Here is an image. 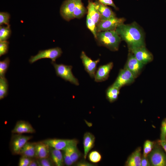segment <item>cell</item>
<instances>
[{"label":"cell","mask_w":166,"mask_h":166,"mask_svg":"<svg viewBox=\"0 0 166 166\" xmlns=\"http://www.w3.org/2000/svg\"><path fill=\"white\" fill-rule=\"evenodd\" d=\"M115 30L121 39L127 43L129 49L145 46L143 34L136 23L128 25L123 23Z\"/></svg>","instance_id":"1"},{"label":"cell","mask_w":166,"mask_h":166,"mask_svg":"<svg viewBox=\"0 0 166 166\" xmlns=\"http://www.w3.org/2000/svg\"><path fill=\"white\" fill-rule=\"evenodd\" d=\"M96 39L99 45L113 51L118 50L121 41V37L115 30L97 32Z\"/></svg>","instance_id":"2"},{"label":"cell","mask_w":166,"mask_h":166,"mask_svg":"<svg viewBox=\"0 0 166 166\" xmlns=\"http://www.w3.org/2000/svg\"><path fill=\"white\" fill-rule=\"evenodd\" d=\"M51 63L55 69L57 76L74 85H79L78 79L75 77L72 72L73 67L71 65H66L62 64H57L52 61Z\"/></svg>","instance_id":"3"},{"label":"cell","mask_w":166,"mask_h":166,"mask_svg":"<svg viewBox=\"0 0 166 166\" xmlns=\"http://www.w3.org/2000/svg\"><path fill=\"white\" fill-rule=\"evenodd\" d=\"M147 157L150 166H166V155L157 140Z\"/></svg>","instance_id":"4"},{"label":"cell","mask_w":166,"mask_h":166,"mask_svg":"<svg viewBox=\"0 0 166 166\" xmlns=\"http://www.w3.org/2000/svg\"><path fill=\"white\" fill-rule=\"evenodd\" d=\"M62 53L61 49L58 47L40 50L37 54L31 57L29 62L32 64L39 59L49 58L52 61L55 62L56 59L60 57Z\"/></svg>","instance_id":"5"},{"label":"cell","mask_w":166,"mask_h":166,"mask_svg":"<svg viewBox=\"0 0 166 166\" xmlns=\"http://www.w3.org/2000/svg\"><path fill=\"white\" fill-rule=\"evenodd\" d=\"M33 137L22 134L14 133L12 136L10 142V148L13 155H18L21 149L25 144Z\"/></svg>","instance_id":"6"},{"label":"cell","mask_w":166,"mask_h":166,"mask_svg":"<svg viewBox=\"0 0 166 166\" xmlns=\"http://www.w3.org/2000/svg\"><path fill=\"white\" fill-rule=\"evenodd\" d=\"M42 141L50 147L63 151L71 146L77 145L78 143L76 139H48Z\"/></svg>","instance_id":"7"},{"label":"cell","mask_w":166,"mask_h":166,"mask_svg":"<svg viewBox=\"0 0 166 166\" xmlns=\"http://www.w3.org/2000/svg\"><path fill=\"white\" fill-rule=\"evenodd\" d=\"M135 79L132 73L124 67L120 70L117 77L112 85L120 89L124 86L133 83Z\"/></svg>","instance_id":"8"},{"label":"cell","mask_w":166,"mask_h":166,"mask_svg":"<svg viewBox=\"0 0 166 166\" xmlns=\"http://www.w3.org/2000/svg\"><path fill=\"white\" fill-rule=\"evenodd\" d=\"M124 21V18L116 17L101 21L97 26V32L115 30L119 26L123 24Z\"/></svg>","instance_id":"9"},{"label":"cell","mask_w":166,"mask_h":166,"mask_svg":"<svg viewBox=\"0 0 166 166\" xmlns=\"http://www.w3.org/2000/svg\"><path fill=\"white\" fill-rule=\"evenodd\" d=\"M129 49L135 57L144 65L151 62L153 59L152 54L145 46Z\"/></svg>","instance_id":"10"},{"label":"cell","mask_w":166,"mask_h":166,"mask_svg":"<svg viewBox=\"0 0 166 166\" xmlns=\"http://www.w3.org/2000/svg\"><path fill=\"white\" fill-rule=\"evenodd\" d=\"M144 65L130 52L128 54L124 68L128 69L136 78L140 75Z\"/></svg>","instance_id":"11"},{"label":"cell","mask_w":166,"mask_h":166,"mask_svg":"<svg viewBox=\"0 0 166 166\" xmlns=\"http://www.w3.org/2000/svg\"><path fill=\"white\" fill-rule=\"evenodd\" d=\"M80 58L84 66L85 70L89 74L92 78H94L97 69V65L99 62L100 59H98L96 60H93L88 57L85 53L82 51Z\"/></svg>","instance_id":"12"},{"label":"cell","mask_w":166,"mask_h":166,"mask_svg":"<svg viewBox=\"0 0 166 166\" xmlns=\"http://www.w3.org/2000/svg\"><path fill=\"white\" fill-rule=\"evenodd\" d=\"M75 0H65L60 9V13L65 20L69 21L74 18L73 13L75 6Z\"/></svg>","instance_id":"13"},{"label":"cell","mask_w":166,"mask_h":166,"mask_svg":"<svg viewBox=\"0 0 166 166\" xmlns=\"http://www.w3.org/2000/svg\"><path fill=\"white\" fill-rule=\"evenodd\" d=\"M113 66V63L110 62L105 65L99 66L96 71L94 77L95 81L99 82L107 80Z\"/></svg>","instance_id":"14"},{"label":"cell","mask_w":166,"mask_h":166,"mask_svg":"<svg viewBox=\"0 0 166 166\" xmlns=\"http://www.w3.org/2000/svg\"><path fill=\"white\" fill-rule=\"evenodd\" d=\"M11 132L13 133L20 134L32 133L35 132V130L29 122L21 120L17 122Z\"/></svg>","instance_id":"15"},{"label":"cell","mask_w":166,"mask_h":166,"mask_svg":"<svg viewBox=\"0 0 166 166\" xmlns=\"http://www.w3.org/2000/svg\"><path fill=\"white\" fill-rule=\"evenodd\" d=\"M94 2L100 14L101 21H105L116 17L114 13L107 6L102 4L99 1H97Z\"/></svg>","instance_id":"16"},{"label":"cell","mask_w":166,"mask_h":166,"mask_svg":"<svg viewBox=\"0 0 166 166\" xmlns=\"http://www.w3.org/2000/svg\"><path fill=\"white\" fill-rule=\"evenodd\" d=\"M141 147L137 148L128 157L125 166H141L142 155Z\"/></svg>","instance_id":"17"},{"label":"cell","mask_w":166,"mask_h":166,"mask_svg":"<svg viewBox=\"0 0 166 166\" xmlns=\"http://www.w3.org/2000/svg\"><path fill=\"white\" fill-rule=\"evenodd\" d=\"M50 147L42 141L36 142L35 158L40 159L50 156Z\"/></svg>","instance_id":"18"},{"label":"cell","mask_w":166,"mask_h":166,"mask_svg":"<svg viewBox=\"0 0 166 166\" xmlns=\"http://www.w3.org/2000/svg\"><path fill=\"white\" fill-rule=\"evenodd\" d=\"M95 140V136L92 133L87 132L83 136V145L84 150V157L86 159L88 154L93 147Z\"/></svg>","instance_id":"19"},{"label":"cell","mask_w":166,"mask_h":166,"mask_svg":"<svg viewBox=\"0 0 166 166\" xmlns=\"http://www.w3.org/2000/svg\"><path fill=\"white\" fill-rule=\"evenodd\" d=\"M36 142H27L21 149L18 155L31 158H35Z\"/></svg>","instance_id":"20"},{"label":"cell","mask_w":166,"mask_h":166,"mask_svg":"<svg viewBox=\"0 0 166 166\" xmlns=\"http://www.w3.org/2000/svg\"><path fill=\"white\" fill-rule=\"evenodd\" d=\"M50 156L54 165L57 166L64 165L63 156L60 150L50 147Z\"/></svg>","instance_id":"21"},{"label":"cell","mask_w":166,"mask_h":166,"mask_svg":"<svg viewBox=\"0 0 166 166\" xmlns=\"http://www.w3.org/2000/svg\"><path fill=\"white\" fill-rule=\"evenodd\" d=\"M87 9V14L89 16L97 26L101 21V16L95 6L94 2L89 1Z\"/></svg>","instance_id":"22"},{"label":"cell","mask_w":166,"mask_h":166,"mask_svg":"<svg viewBox=\"0 0 166 166\" xmlns=\"http://www.w3.org/2000/svg\"><path fill=\"white\" fill-rule=\"evenodd\" d=\"M120 89L112 85L108 88L106 94V98L109 102L113 103L117 99Z\"/></svg>","instance_id":"23"},{"label":"cell","mask_w":166,"mask_h":166,"mask_svg":"<svg viewBox=\"0 0 166 166\" xmlns=\"http://www.w3.org/2000/svg\"><path fill=\"white\" fill-rule=\"evenodd\" d=\"M75 4L73 13L74 18H80L87 13V10L81 0H75Z\"/></svg>","instance_id":"24"},{"label":"cell","mask_w":166,"mask_h":166,"mask_svg":"<svg viewBox=\"0 0 166 166\" xmlns=\"http://www.w3.org/2000/svg\"><path fill=\"white\" fill-rule=\"evenodd\" d=\"M8 84L7 79L4 77H0V99L6 97L8 94Z\"/></svg>","instance_id":"25"},{"label":"cell","mask_w":166,"mask_h":166,"mask_svg":"<svg viewBox=\"0 0 166 166\" xmlns=\"http://www.w3.org/2000/svg\"><path fill=\"white\" fill-rule=\"evenodd\" d=\"M10 26H0V42L7 41L10 38L11 33Z\"/></svg>","instance_id":"26"},{"label":"cell","mask_w":166,"mask_h":166,"mask_svg":"<svg viewBox=\"0 0 166 166\" xmlns=\"http://www.w3.org/2000/svg\"><path fill=\"white\" fill-rule=\"evenodd\" d=\"M71 160L73 163L76 162L80 158L81 154L77 145H73L68 147Z\"/></svg>","instance_id":"27"},{"label":"cell","mask_w":166,"mask_h":166,"mask_svg":"<svg viewBox=\"0 0 166 166\" xmlns=\"http://www.w3.org/2000/svg\"><path fill=\"white\" fill-rule=\"evenodd\" d=\"M86 26L96 38L97 33V25L88 14L87 15L86 20Z\"/></svg>","instance_id":"28"},{"label":"cell","mask_w":166,"mask_h":166,"mask_svg":"<svg viewBox=\"0 0 166 166\" xmlns=\"http://www.w3.org/2000/svg\"><path fill=\"white\" fill-rule=\"evenodd\" d=\"M156 141H152L149 140H145L144 144L143 156L147 157L148 155L153 149Z\"/></svg>","instance_id":"29"},{"label":"cell","mask_w":166,"mask_h":166,"mask_svg":"<svg viewBox=\"0 0 166 166\" xmlns=\"http://www.w3.org/2000/svg\"><path fill=\"white\" fill-rule=\"evenodd\" d=\"M10 63L9 57H6L4 60L0 61V77H5Z\"/></svg>","instance_id":"30"},{"label":"cell","mask_w":166,"mask_h":166,"mask_svg":"<svg viewBox=\"0 0 166 166\" xmlns=\"http://www.w3.org/2000/svg\"><path fill=\"white\" fill-rule=\"evenodd\" d=\"M89 160L93 163H97L101 160L102 157L100 153L97 151H93L90 152L88 156Z\"/></svg>","instance_id":"31"},{"label":"cell","mask_w":166,"mask_h":166,"mask_svg":"<svg viewBox=\"0 0 166 166\" xmlns=\"http://www.w3.org/2000/svg\"><path fill=\"white\" fill-rule=\"evenodd\" d=\"M10 15V14L6 12H0V25L3 24L7 26H10L9 25Z\"/></svg>","instance_id":"32"},{"label":"cell","mask_w":166,"mask_h":166,"mask_svg":"<svg viewBox=\"0 0 166 166\" xmlns=\"http://www.w3.org/2000/svg\"><path fill=\"white\" fill-rule=\"evenodd\" d=\"M36 159L39 166H52L54 165L51 159L49 157Z\"/></svg>","instance_id":"33"},{"label":"cell","mask_w":166,"mask_h":166,"mask_svg":"<svg viewBox=\"0 0 166 166\" xmlns=\"http://www.w3.org/2000/svg\"><path fill=\"white\" fill-rule=\"evenodd\" d=\"M9 42L7 41L0 42V56L7 53L9 49Z\"/></svg>","instance_id":"34"},{"label":"cell","mask_w":166,"mask_h":166,"mask_svg":"<svg viewBox=\"0 0 166 166\" xmlns=\"http://www.w3.org/2000/svg\"><path fill=\"white\" fill-rule=\"evenodd\" d=\"M160 129V140H166V118L164 119L162 121Z\"/></svg>","instance_id":"35"},{"label":"cell","mask_w":166,"mask_h":166,"mask_svg":"<svg viewBox=\"0 0 166 166\" xmlns=\"http://www.w3.org/2000/svg\"><path fill=\"white\" fill-rule=\"evenodd\" d=\"M64 151L63 158L64 163L67 166L71 165L73 163L71 160L68 148Z\"/></svg>","instance_id":"36"},{"label":"cell","mask_w":166,"mask_h":166,"mask_svg":"<svg viewBox=\"0 0 166 166\" xmlns=\"http://www.w3.org/2000/svg\"><path fill=\"white\" fill-rule=\"evenodd\" d=\"M32 159L21 156L20 158L18 165L19 166H29Z\"/></svg>","instance_id":"37"},{"label":"cell","mask_w":166,"mask_h":166,"mask_svg":"<svg viewBox=\"0 0 166 166\" xmlns=\"http://www.w3.org/2000/svg\"><path fill=\"white\" fill-rule=\"evenodd\" d=\"M98 1L102 4L106 6H111L114 7L115 9H117V7L114 4L113 0H98Z\"/></svg>","instance_id":"38"},{"label":"cell","mask_w":166,"mask_h":166,"mask_svg":"<svg viewBox=\"0 0 166 166\" xmlns=\"http://www.w3.org/2000/svg\"><path fill=\"white\" fill-rule=\"evenodd\" d=\"M141 166H150L147 157H145L143 155L142 156Z\"/></svg>","instance_id":"39"},{"label":"cell","mask_w":166,"mask_h":166,"mask_svg":"<svg viewBox=\"0 0 166 166\" xmlns=\"http://www.w3.org/2000/svg\"><path fill=\"white\" fill-rule=\"evenodd\" d=\"M78 166H92L93 164L85 160H81L77 163L76 164Z\"/></svg>","instance_id":"40"},{"label":"cell","mask_w":166,"mask_h":166,"mask_svg":"<svg viewBox=\"0 0 166 166\" xmlns=\"http://www.w3.org/2000/svg\"><path fill=\"white\" fill-rule=\"evenodd\" d=\"M157 141L166 152V140H157Z\"/></svg>","instance_id":"41"},{"label":"cell","mask_w":166,"mask_h":166,"mask_svg":"<svg viewBox=\"0 0 166 166\" xmlns=\"http://www.w3.org/2000/svg\"><path fill=\"white\" fill-rule=\"evenodd\" d=\"M39 166L38 162L37 159L34 160L32 159L30 163L29 166Z\"/></svg>","instance_id":"42"},{"label":"cell","mask_w":166,"mask_h":166,"mask_svg":"<svg viewBox=\"0 0 166 166\" xmlns=\"http://www.w3.org/2000/svg\"></svg>","instance_id":"43"}]
</instances>
